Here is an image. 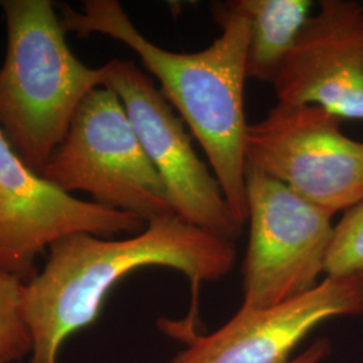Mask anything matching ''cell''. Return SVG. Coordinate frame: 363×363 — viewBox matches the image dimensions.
Instances as JSON below:
<instances>
[{
	"label": "cell",
	"instance_id": "cell-1",
	"mask_svg": "<svg viewBox=\"0 0 363 363\" xmlns=\"http://www.w3.org/2000/svg\"><path fill=\"white\" fill-rule=\"evenodd\" d=\"M220 35L203 50L175 52L156 46L132 23L116 0H86L82 11L62 7L66 33L103 34L128 46L160 82L162 94L179 113L206 154L223 196L240 225L247 222V132L244 91L249 23L229 1L216 3Z\"/></svg>",
	"mask_w": 363,
	"mask_h": 363
},
{
	"label": "cell",
	"instance_id": "cell-2",
	"mask_svg": "<svg viewBox=\"0 0 363 363\" xmlns=\"http://www.w3.org/2000/svg\"><path fill=\"white\" fill-rule=\"evenodd\" d=\"M49 252L43 271L25 286V315L33 337L30 363H57L66 339L97 320L111 289L133 271L175 269L196 294L202 283L228 276L237 256L233 241L174 213L150 220L142 233L125 240L74 233L55 241Z\"/></svg>",
	"mask_w": 363,
	"mask_h": 363
},
{
	"label": "cell",
	"instance_id": "cell-3",
	"mask_svg": "<svg viewBox=\"0 0 363 363\" xmlns=\"http://www.w3.org/2000/svg\"><path fill=\"white\" fill-rule=\"evenodd\" d=\"M7 49L0 66V130L42 175L78 106L104 86L108 66L89 67L70 50L49 0H3Z\"/></svg>",
	"mask_w": 363,
	"mask_h": 363
},
{
	"label": "cell",
	"instance_id": "cell-4",
	"mask_svg": "<svg viewBox=\"0 0 363 363\" xmlns=\"http://www.w3.org/2000/svg\"><path fill=\"white\" fill-rule=\"evenodd\" d=\"M40 177L66 194L88 193L94 203L147 223L174 213L124 105L106 86L91 91L79 104Z\"/></svg>",
	"mask_w": 363,
	"mask_h": 363
},
{
	"label": "cell",
	"instance_id": "cell-5",
	"mask_svg": "<svg viewBox=\"0 0 363 363\" xmlns=\"http://www.w3.org/2000/svg\"><path fill=\"white\" fill-rule=\"evenodd\" d=\"M245 186L250 230L241 307L261 310L320 283L335 226L333 214L256 167L247 166Z\"/></svg>",
	"mask_w": 363,
	"mask_h": 363
},
{
	"label": "cell",
	"instance_id": "cell-6",
	"mask_svg": "<svg viewBox=\"0 0 363 363\" xmlns=\"http://www.w3.org/2000/svg\"><path fill=\"white\" fill-rule=\"evenodd\" d=\"M340 123L320 106L279 101L247 127V166L333 216L346 211L363 199V142Z\"/></svg>",
	"mask_w": 363,
	"mask_h": 363
},
{
	"label": "cell",
	"instance_id": "cell-7",
	"mask_svg": "<svg viewBox=\"0 0 363 363\" xmlns=\"http://www.w3.org/2000/svg\"><path fill=\"white\" fill-rule=\"evenodd\" d=\"M106 66L104 86L124 105L166 187L172 211L184 222L234 242L244 226L234 218L216 175L195 152L183 120L135 62L112 60Z\"/></svg>",
	"mask_w": 363,
	"mask_h": 363
},
{
	"label": "cell",
	"instance_id": "cell-8",
	"mask_svg": "<svg viewBox=\"0 0 363 363\" xmlns=\"http://www.w3.org/2000/svg\"><path fill=\"white\" fill-rule=\"evenodd\" d=\"M140 217L66 194L27 166L0 130V268L30 281L35 259L66 235L142 233Z\"/></svg>",
	"mask_w": 363,
	"mask_h": 363
},
{
	"label": "cell",
	"instance_id": "cell-9",
	"mask_svg": "<svg viewBox=\"0 0 363 363\" xmlns=\"http://www.w3.org/2000/svg\"><path fill=\"white\" fill-rule=\"evenodd\" d=\"M363 313V273L325 276L311 291L277 306L241 307L206 337H195L169 363H288L316 325Z\"/></svg>",
	"mask_w": 363,
	"mask_h": 363
},
{
	"label": "cell",
	"instance_id": "cell-10",
	"mask_svg": "<svg viewBox=\"0 0 363 363\" xmlns=\"http://www.w3.org/2000/svg\"><path fill=\"white\" fill-rule=\"evenodd\" d=\"M280 103L316 105L363 120V6L322 0L273 82Z\"/></svg>",
	"mask_w": 363,
	"mask_h": 363
},
{
	"label": "cell",
	"instance_id": "cell-11",
	"mask_svg": "<svg viewBox=\"0 0 363 363\" xmlns=\"http://www.w3.org/2000/svg\"><path fill=\"white\" fill-rule=\"evenodd\" d=\"M249 23L247 77L273 84L312 9L310 0H230Z\"/></svg>",
	"mask_w": 363,
	"mask_h": 363
},
{
	"label": "cell",
	"instance_id": "cell-12",
	"mask_svg": "<svg viewBox=\"0 0 363 363\" xmlns=\"http://www.w3.org/2000/svg\"><path fill=\"white\" fill-rule=\"evenodd\" d=\"M26 281L0 268V363L22 361L33 351L25 315Z\"/></svg>",
	"mask_w": 363,
	"mask_h": 363
},
{
	"label": "cell",
	"instance_id": "cell-13",
	"mask_svg": "<svg viewBox=\"0 0 363 363\" xmlns=\"http://www.w3.org/2000/svg\"><path fill=\"white\" fill-rule=\"evenodd\" d=\"M355 273H363V199L346 210L335 225L325 259V276L340 277Z\"/></svg>",
	"mask_w": 363,
	"mask_h": 363
},
{
	"label": "cell",
	"instance_id": "cell-14",
	"mask_svg": "<svg viewBox=\"0 0 363 363\" xmlns=\"http://www.w3.org/2000/svg\"><path fill=\"white\" fill-rule=\"evenodd\" d=\"M331 352V345L327 339H318L306 351L288 363H322Z\"/></svg>",
	"mask_w": 363,
	"mask_h": 363
}]
</instances>
